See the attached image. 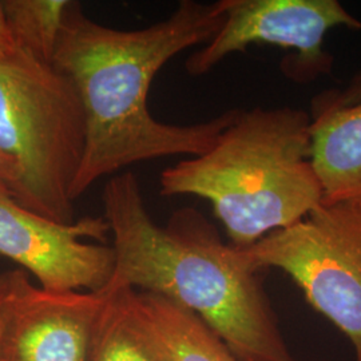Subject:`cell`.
<instances>
[{
    "label": "cell",
    "instance_id": "6da1fadb",
    "mask_svg": "<svg viewBox=\"0 0 361 361\" xmlns=\"http://www.w3.org/2000/svg\"><path fill=\"white\" fill-rule=\"evenodd\" d=\"M225 19L224 0H183L168 19L122 31L89 19L78 3L67 13L52 66L68 78L83 104L87 142L71 200L97 180L157 158L205 154L240 114L193 125L157 121L147 95L158 71L189 47L210 42Z\"/></svg>",
    "mask_w": 361,
    "mask_h": 361
},
{
    "label": "cell",
    "instance_id": "7a4b0ae2",
    "mask_svg": "<svg viewBox=\"0 0 361 361\" xmlns=\"http://www.w3.org/2000/svg\"><path fill=\"white\" fill-rule=\"evenodd\" d=\"M104 217L116 265L102 290L142 289L193 312L244 361H297L255 269L225 244L197 209L180 207L155 224L137 177L126 171L104 186Z\"/></svg>",
    "mask_w": 361,
    "mask_h": 361
},
{
    "label": "cell",
    "instance_id": "3957f363",
    "mask_svg": "<svg viewBox=\"0 0 361 361\" xmlns=\"http://www.w3.org/2000/svg\"><path fill=\"white\" fill-rule=\"evenodd\" d=\"M302 109L240 110L205 154L161 173V194L207 200L231 245L245 249L323 204Z\"/></svg>",
    "mask_w": 361,
    "mask_h": 361
},
{
    "label": "cell",
    "instance_id": "277c9868",
    "mask_svg": "<svg viewBox=\"0 0 361 361\" xmlns=\"http://www.w3.org/2000/svg\"><path fill=\"white\" fill-rule=\"evenodd\" d=\"M87 142L73 82L16 46L0 51V155L18 177L8 193L28 210L74 222L73 185Z\"/></svg>",
    "mask_w": 361,
    "mask_h": 361
},
{
    "label": "cell",
    "instance_id": "5b68a950",
    "mask_svg": "<svg viewBox=\"0 0 361 361\" xmlns=\"http://www.w3.org/2000/svg\"><path fill=\"white\" fill-rule=\"evenodd\" d=\"M241 250L255 269L286 273L361 361V204H322Z\"/></svg>",
    "mask_w": 361,
    "mask_h": 361
},
{
    "label": "cell",
    "instance_id": "8992f818",
    "mask_svg": "<svg viewBox=\"0 0 361 361\" xmlns=\"http://www.w3.org/2000/svg\"><path fill=\"white\" fill-rule=\"evenodd\" d=\"M225 19L219 32L190 55L186 71L204 75L249 44L268 43L284 50L281 71L297 83L331 74L334 56L324 50L326 32L344 26L361 31V22L337 0H224Z\"/></svg>",
    "mask_w": 361,
    "mask_h": 361
},
{
    "label": "cell",
    "instance_id": "52a82bcc",
    "mask_svg": "<svg viewBox=\"0 0 361 361\" xmlns=\"http://www.w3.org/2000/svg\"><path fill=\"white\" fill-rule=\"evenodd\" d=\"M102 217L71 224L46 219L19 205L0 189V255L34 274L51 292H101L109 284L116 256Z\"/></svg>",
    "mask_w": 361,
    "mask_h": 361
},
{
    "label": "cell",
    "instance_id": "ba28073f",
    "mask_svg": "<svg viewBox=\"0 0 361 361\" xmlns=\"http://www.w3.org/2000/svg\"><path fill=\"white\" fill-rule=\"evenodd\" d=\"M107 302L101 292H51L13 271L0 361H92Z\"/></svg>",
    "mask_w": 361,
    "mask_h": 361
},
{
    "label": "cell",
    "instance_id": "9c48e42d",
    "mask_svg": "<svg viewBox=\"0 0 361 361\" xmlns=\"http://www.w3.org/2000/svg\"><path fill=\"white\" fill-rule=\"evenodd\" d=\"M310 116V161L323 204H361V102Z\"/></svg>",
    "mask_w": 361,
    "mask_h": 361
},
{
    "label": "cell",
    "instance_id": "30bf717a",
    "mask_svg": "<svg viewBox=\"0 0 361 361\" xmlns=\"http://www.w3.org/2000/svg\"><path fill=\"white\" fill-rule=\"evenodd\" d=\"M133 300L166 361H244L193 312L166 297L134 289Z\"/></svg>",
    "mask_w": 361,
    "mask_h": 361
},
{
    "label": "cell",
    "instance_id": "8fae6325",
    "mask_svg": "<svg viewBox=\"0 0 361 361\" xmlns=\"http://www.w3.org/2000/svg\"><path fill=\"white\" fill-rule=\"evenodd\" d=\"M133 292L131 288L106 292L92 361H166L135 310Z\"/></svg>",
    "mask_w": 361,
    "mask_h": 361
},
{
    "label": "cell",
    "instance_id": "7c38bea8",
    "mask_svg": "<svg viewBox=\"0 0 361 361\" xmlns=\"http://www.w3.org/2000/svg\"><path fill=\"white\" fill-rule=\"evenodd\" d=\"M73 3L67 0H3V13L15 46L40 62L52 65Z\"/></svg>",
    "mask_w": 361,
    "mask_h": 361
},
{
    "label": "cell",
    "instance_id": "4fadbf2b",
    "mask_svg": "<svg viewBox=\"0 0 361 361\" xmlns=\"http://www.w3.org/2000/svg\"><path fill=\"white\" fill-rule=\"evenodd\" d=\"M361 102V73L353 78L347 89L328 90L319 94L312 102V114L348 107Z\"/></svg>",
    "mask_w": 361,
    "mask_h": 361
},
{
    "label": "cell",
    "instance_id": "5bb4252c",
    "mask_svg": "<svg viewBox=\"0 0 361 361\" xmlns=\"http://www.w3.org/2000/svg\"><path fill=\"white\" fill-rule=\"evenodd\" d=\"M16 177H18V173L13 162H10L7 158L0 155V189H4L8 192Z\"/></svg>",
    "mask_w": 361,
    "mask_h": 361
},
{
    "label": "cell",
    "instance_id": "9a60e30c",
    "mask_svg": "<svg viewBox=\"0 0 361 361\" xmlns=\"http://www.w3.org/2000/svg\"><path fill=\"white\" fill-rule=\"evenodd\" d=\"M11 281H13V271L0 273V331H1V326H3L6 304H7V298H8V293H10Z\"/></svg>",
    "mask_w": 361,
    "mask_h": 361
},
{
    "label": "cell",
    "instance_id": "2e32d148",
    "mask_svg": "<svg viewBox=\"0 0 361 361\" xmlns=\"http://www.w3.org/2000/svg\"><path fill=\"white\" fill-rule=\"evenodd\" d=\"M15 47L11 34L8 31V27L6 23V18L3 13V7H1V1H0V51H7Z\"/></svg>",
    "mask_w": 361,
    "mask_h": 361
}]
</instances>
